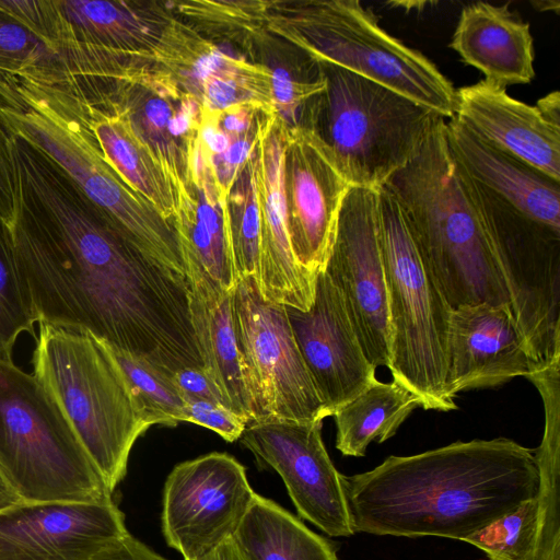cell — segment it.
<instances>
[{
	"label": "cell",
	"mask_w": 560,
	"mask_h": 560,
	"mask_svg": "<svg viewBox=\"0 0 560 560\" xmlns=\"http://www.w3.org/2000/svg\"><path fill=\"white\" fill-rule=\"evenodd\" d=\"M18 215L9 226L37 323L88 331L174 372L199 352L185 276L125 241L40 151L10 135Z\"/></svg>",
	"instance_id": "cell-1"
},
{
	"label": "cell",
	"mask_w": 560,
	"mask_h": 560,
	"mask_svg": "<svg viewBox=\"0 0 560 560\" xmlns=\"http://www.w3.org/2000/svg\"><path fill=\"white\" fill-rule=\"evenodd\" d=\"M534 450L508 438L454 442L342 475L354 533L466 537L536 497Z\"/></svg>",
	"instance_id": "cell-2"
},
{
	"label": "cell",
	"mask_w": 560,
	"mask_h": 560,
	"mask_svg": "<svg viewBox=\"0 0 560 560\" xmlns=\"http://www.w3.org/2000/svg\"><path fill=\"white\" fill-rule=\"evenodd\" d=\"M7 8L86 81H129L151 70L175 77L212 43L166 3L11 0Z\"/></svg>",
	"instance_id": "cell-3"
},
{
	"label": "cell",
	"mask_w": 560,
	"mask_h": 560,
	"mask_svg": "<svg viewBox=\"0 0 560 560\" xmlns=\"http://www.w3.org/2000/svg\"><path fill=\"white\" fill-rule=\"evenodd\" d=\"M438 117L383 185L396 198L429 275L450 306L508 305L509 294Z\"/></svg>",
	"instance_id": "cell-4"
},
{
	"label": "cell",
	"mask_w": 560,
	"mask_h": 560,
	"mask_svg": "<svg viewBox=\"0 0 560 560\" xmlns=\"http://www.w3.org/2000/svg\"><path fill=\"white\" fill-rule=\"evenodd\" d=\"M0 122L45 154L140 253L158 259L172 249L171 221L120 178L89 130L46 86L0 72Z\"/></svg>",
	"instance_id": "cell-5"
},
{
	"label": "cell",
	"mask_w": 560,
	"mask_h": 560,
	"mask_svg": "<svg viewBox=\"0 0 560 560\" xmlns=\"http://www.w3.org/2000/svg\"><path fill=\"white\" fill-rule=\"evenodd\" d=\"M266 28L317 62L384 85L444 119L455 115L456 90L448 79L388 34L360 1H271Z\"/></svg>",
	"instance_id": "cell-6"
},
{
	"label": "cell",
	"mask_w": 560,
	"mask_h": 560,
	"mask_svg": "<svg viewBox=\"0 0 560 560\" xmlns=\"http://www.w3.org/2000/svg\"><path fill=\"white\" fill-rule=\"evenodd\" d=\"M34 376L52 395L113 493L147 430L107 343L88 331L38 323Z\"/></svg>",
	"instance_id": "cell-7"
},
{
	"label": "cell",
	"mask_w": 560,
	"mask_h": 560,
	"mask_svg": "<svg viewBox=\"0 0 560 560\" xmlns=\"http://www.w3.org/2000/svg\"><path fill=\"white\" fill-rule=\"evenodd\" d=\"M0 471L27 503L113 499L56 399L11 359H0Z\"/></svg>",
	"instance_id": "cell-8"
},
{
	"label": "cell",
	"mask_w": 560,
	"mask_h": 560,
	"mask_svg": "<svg viewBox=\"0 0 560 560\" xmlns=\"http://www.w3.org/2000/svg\"><path fill=\"white\" fill-rule=\"evenodd\" d=\"M320 66L326 88L306 126L352 187L376 190L410 160L441 116L340 67Z\"/></svg>",
	"instance_id": "cell-9"
},
{
	"label": "cell",
	"mask_w": 560,
	"mask_h": 560,
	"mask_svg": "<svg viewBox=\"0 0 560 560\" xmlns=\"http://www.w3.org/2000/svg\"><path fill=\"white\" fill-rule=\"evenodd\" d=\"M393 380L415 393L425 410L457 409L446 395L452 307L425 269L394 195L377 189Z\"/></svg>",
	"instance_id": "cell-10"
},
{
	"label": "cell",
	"mask_w": 560,
	"mask_h": 560,
	"mask_svg": "<svg viewBox=\"0 0 560 560\" xmlns=\"http://www.w3.org/2000/svg\"><path fill=\"white\" fill-rule=\"evenodd\" d=\"M457 167L505 284L533 372L542 370L560 360V230L524 214Z\"/></svg>",
	"instance_id": "cell-11"
},
{
	"label": "cell",
	"mask_w": 560,
	"mask_h": 560,
	"mask_svg": "<svg viewBox=\"0 0 560 560\" xmlns=\"http://www.w3.org/2000/svg\"><path fill=\"white\" fill-rule=\"evenodd\" d=\"M232 311L241 352L264 418L299 422L328 417L294 339L285 307L260 295L255 278L240 279Z\"/></svg>",
	"instance_id": "cell-12"
},
{
	"label": "cell",
	"mask_w": 560,
	"mask_h": 560,
	"mask_svg": "<svg viewBox=\"0 0 560 560\" xmlns=\"http://www.w3.org/2000/svg\"><path fill=\"white\" fill-rule=\"evenodd\" d=\"M324 271L341 294L370 363L388 368L390 326L377 189L351 187L348 191Z\"/></svg>",
	"instance_id": "cell-13"
},
{
	"label": "cell",
	"mask_w": 560,
	"mask_h": 560,
	"mask_svg": "<svg viewBox=\"0 0 560 560\" xmlns=\"http://www.w3.org/2000/svg\"><path fill=\"white\" fill-rule=\"evenodd\" d=\"M255 493L245 467L226 453L177 464L163 492L166 544L184 560L207 555L233 536Z\"/></svg>",
	"instance_id": "cell-14"
},
{
	"label": "cell",
	"mask_w": 560,
	"mask_h": 560,
	"mask_svg": "<svg viewBox=\"0 0 560 560\" xmlns=\"http://www.w3.org/2000/svg\"><path fill=\"white\" fill-rule=\"evenodd\" d=\"M323 421H250L240 441L282 478L298 514L332 537L354 534L340 474L322 439Z\"/></svg>",
	"instance_id": "cell-15"
},
{
	"label": "cell",
	"mask_w": 560,
	"mask_h": 560,
	"mask_svg": "<svg viewBox=\"0 0 560 560\" xmlns=\"http://www.w3.org/2000/svg\"><path fill=\"white\" fill-rule=\"evenodd\" d=\"M284 182L293 255L306 271L317 276L327 262L352 186L315 131L304 125L288 126Z\"/></svg>",
	"instance_id": "cell-16"
},
{
	"label": "cell",
	"mask_w": 560,
	"mask_h": 560,
	"mask_svg": "<svg viewBox=\"0 0 560 560\" xmlns=\"http://www.w3.org/2000/svg\"><path fill=\"white\" fill-rule=\"evenodd\" d=\"M288 319L327 416L355 398L374 381L343 300L324 270L315 283L311 307L285 306Z\"/></svg>",
	"instance_id": "cell-17"
},
{
	"label": "cell",
	"mask_w": 560,
	"mask_h": 560,
	"mask_svg": "<svg viewBox=\"0 0 560 560\" xmlns=\"http://www.w3.org/2000/svg\"><path fill=\"white\" fill-rule=\"evenodd\" d=\"M126 533L113 499L22 502L0 512V560H89Z\"/></svg>",
	"instance_id": "cell-18"
},
{
	"label": "cell",
	"mask_w": 560,
	"mask_h": 560,
	"mask_svg": "<svg viewBox=\"0 0 560 560\" xmlns=\"http://www.w3.org/2000/svg\"><path fill=\"white\" fill-rule=\"evenodd\" d=\"M287 129L277 114L260 116L254 150L261 219L257 284L264 300L307 311L317 276L296 261L291 247L284 182Z\"/></svg>",
	"instance_id": "cell-19"
},
{
	"label": "cell",
	"mask_w": 560,
	"mask_h": 560,
	"mask_svg": "<svg viewBox=\"0 0 560 560\" xmlns=\"http://www.w3.org/2000/svg\"><path fill=\"white\" fill-rule=\"evenodd\" d=\"M100 105L121 115L171 177L176 194L188 185V156L202 109L174 77L153 70L103 92Z\"/></svg>",
	"instance_id": "cell-20"
},
{
	"label": "cell",
	"mask_w": 560,
	"mask_h": 560,
	"mask_svg": "<svg viewBox=\"0 0 560 560\" xmlns=\"http://www.w3.org/2000/svg\"><path fill=\"white\" fill-rule=\"evenodd\" d=\"M534 371L526 343L508 305L467 304L452 310L446 395L495 387Z\"/></svg>",
	"instance_id": "cell-21"
},
{
	"label": "cell",
	"mask_w": 560,
	"mask_h": 560,
	"mask_svg": "<svg viewBox=\"0 0 560 560\" xmlns=\"http://www.w3.org/2000/svg\"><path fill=\"white\" fill-rule=\"evenodd\" d=\"M454 117L482 140L560 183V126L536 106L481 80L456 90Z\"/></svg>",
	"instance_id": "cell-22"
},
{
	"label": "cell",
	"mask_w": 560,
	"mask_h": 560,
	"mask_svg": "<svg viewBox=\"0 0 560 560\" xmlns=\"http://www.w3.org/2000/svg\"><path fill=\"white\" fill-rule=\"evenodd\" d=\"M226 202L215 186L188 183L177 195L173 224L190 290L205 300L229 295L238 282L228 225Z\"/></svg>",
	"instance_id": "cell-23"
},
{
	"label": "cell",
	"mask_w": 560,
	"mask_h": 560,
	"mask_svg": "<svg viewBox=\"0 0 560 560\" xmlns=\"http://www.w3.org/2000/svg\"><path fill=\"white\" fill-rule=\"evenodd\" d=\"M445 140L456 164L474 180L524 214L560 230V183L445 119Z\"/></svg>",
	"instance_id": "cell-24"
},
{
	"label": "cell",
	"mask_w": 560,
	"mask_h": 560,
	"mask_svg": "<svg viewBox=\"0 0 560 560\" xmlns=\"http://www.w3.org/2000/svg\"><path fill=\"white\" fill-rule=\"evenodd\" d=\"M450 47L485 80L502 88L529 83L535 77L529 24L508 7L475 2L463 8Z\"/></svg>",
	"instance_id": "cell-25"
},
{
	"label": "cell",
	"mask_w": 560,
	"mask_h": 560,
	"mask_svg": "<svg viewBox=\"0 0 560 560\" xmlns=\"http://www.w3.org/2000/svg\"><path fill=\"white\" fill-rule=\"evenodd\" d=\"M45 86L89 130L103 158L120 178L145 198L164 219L173 222L177 208L175 186L127 120L102 105L89 103L72 93L49 85Z\"/></svg>",
	"instance_id": "cell-26"
},
{
	"label": "cell",
	"mask_w": 560,
	"mask_h": 560,
	"mask_svg": "<svg viewBox=\"0 0 560 560\" xmlns=\"http://www.w3.org/2000/svg\"><path fill=\"white\" fill-rule=\"evenodd\" d=\"M190 316L205 370L229 409L248 422L262 419L235 331L232 293L205 300L191 292Z\"/></svg>",
	"instance_id": "cell-27"
},
{
	"label": "cell",
	"mask_w": 560,
	"mask_h": 560,
	"mask_svg": "<svg viewBox=\"0 0 560 560\" xmlns=\"http://www.w3.org/2000/svg\"><path fill=\"white\" fill-rule=\"evenodd\" d=\"M174 79L197 98L202 113L245 105L266 116L277 114L269 68L226 52L214 43Z\"/></svg>",
	"instance_id": "cell-28"
},
{
	"label": "cell",
	"mask_w": 560,
	"mask_h": 560,
	"mask_svg": "<svg viewBox=\"0 0 560 560\" xmlns=\"http://www.w3.org/2000/svg\"><path fill=\"white\" fill-rule=\"evenodd\" d=\"M232 540L244 560H338L330 541L257 493Z\"/></svg>",
	"instance_id": "cell-29"
},
{
	"label": "cell",
	"mask_w": 560,
	"mask_h": 560,
	"mask_svg": "<svg viewBox=\"0 0 560 560\" xmlns=\"http://www.w3.org/2000/svg\"><path fill=\"white\" fill-rule=\"evenodd\" d=\"M422 400L396 381H374L355 398L338 408L332 417L336 447L345 456L362 457L368 446L394 436Z\"/></svg>",
	"instance_id": "cell-30"
},
{
	"label": "cell",
	"mask_w": 560,
	"mask_h": 560,
	"mask_svg": "<svg viewBox=\"0 0 560 560\" xmlns=\"http://www.w3.org/2000/svg\"><path fill=\"white\" fill-rule=\"evenodd\" d=\"M534 385L541 396L545 410L542 440L534 450L539 475L534 560H560V380L546 374L538 377Z\"/></svg>",
	"instance_id": "cell-31"
},
{
	"label": "cell",
	"mask_w": 560,
	"mask_h": 560,
	"mask_svg": "<svg viewBox=\"0 0 560 560\" xmlns=\"http://www.w3.org/2000/svg\"><path fill=\"white\" fill-rule=\"evenodd\" d=\"M0 72L58 85L75 78L66 60L14 15L0 7Z\"/></svg>",
	"instance_id": "cell-32"
},
{
	"label": "cell",
	"mask_w": 560,
	"mask_h": 560,
	"mask_svg": "<svg viewBox=\"0 0 560 560\" xmlns=\"http://www.w3.org/2000/svg\"><path fill=\"white\" fill-rule=\"evenodd\" d=\"M107 346L125 376L136 408L148 427H175L185 421L186 401L173 381V373Z\"/></svg>",
	"instance_id": "cell-33"
},
{
	"label": "cell",
	"mask_w": 560,
	"mask_h": 560,
	"mask_svg": "<svg viewBox=\"0 0 560 560\" xmlns=\"http://www.w3.org/2000/svg\"><path fill=\"white\" fill-rule=\"evenodd\" d=\"M226 212L238 279L252 277L257 280L261 246V219L254 153L230 191Z\"/></svg>",
	"instance_id": "cell-34"
},
{
	"label": "cell",
	"mask_w": 560,
	"mask_h": 560,
	"mask_svg": "<svg viewBox=\"0 0 560 560\" xmlns=\"http://www.w3.org/2000/svg\"><path fill=\"white\" fill-rule=\"evenodd\" d=\"M35 322L10 228L0 219V359H11L18 337L24 331L33 334Z\"/></svg>",
	"instance_id": "cell-35"
},
{
	"label": "cell",
	"mask_w": 560,
	"mask_h": 560,
	"mask_svg": "<svg viewBox=\"0 0 560 560\" xmlns=\"http://www.w3.org/2000/svg\"><path fill=\"white\" fill-rule=\"evenodd\" d=\"M538 532L536 497L464 539L489 560H534Z\"/></svg>",
	"instance_id": "cell-36"
},
{
	"label": "cell",
	"mask_w": 560,
	"mask_h": 560,
	"mask_svg": "<svg viewBox=\"0 0 560 560\" xmlns=\"http://www.w3.org/2000/svg\"><path fill=\"white\" fill-rule=\"evenodd\" d=\"M185 401V421L210 429L228 442L240 440L248 423L224 406L199 399Z\"/></svg>",
	"instance_id": "cell-37"
},
{
	"label": "cell",
	"mask_w": 560,
	"mask_h": 560,
	"mask_svg": "<svg viewBox=\"0 0 560 560\" xmlns=\"http://www.w3.org/2000/svg\"><path fill=\"white\" fill-rule=\"evenodd\" d=\"M18 186L10 136L0 122V219L11 225L18 215Z\"/></svg>",
	"instance_id": "cell-38"
},
{
	"label": "cell",
	"mask_w": 560,
	"mask_h": 560,
	"mask_svg": "<svg viewBox=\"0 0 560 560\" xmlns=\"http://www.w3.org/2000/svg\"><path fill=\"white\" fill-rule=\"evenodd\" d=\"M173 381L185 399L206 400L229 408L220 389L203 368L179 369L173 373Z\"/></svg>",
	"instance_id": "cell-39"
},
{
	"label": "cell",
	"mask_w": 560,
	"mask_h": 560,
	"mask_svg": "<svg viewBox=\"0 0 560 560\" xmlns=\"http://www.w3.org/2000/svg\"><path fill=\"white\" fill-rule=\"evenodd\" d=\"M89 560H167L131 534L108 542L97 550Z\"/></svg>",
	"instance_id": "cell-40"
},
{
	"label": "cell",
	"mask_w": 560,
	"mask_h": 560,
	"mask_svg": "<svg viewBox=\"0 0 560 560\" xmlns=\"http://www.w3.org/2000/svg\"><path fill=\"white\" fill-rule=\"evenodd\" d=\"M535 106L547 120L560 126V94L558 91L541 97Z\"/></svg>",
	"instance_id": "cell-41"
},
{
	"label": "cell",
	"mask_w": 560,
	"mask_h": 560,
	"mask_svg": "<svg viewBox=\"0 0 560 560\" xmlns=\"http://www.w3.org/2000/svg\"><path fill=\"white\" fill-rule=\"evenodd\" d=\"M196 560H244L232 537Z\"/></svg>",
	"instance_id": "cell-42"
},
{
	"label": "cell",
	"mask_w": 560,
	"mask_h": 560,
	"mask_svg": "<svg viewBox=\"0 0 560 560\" xmlns=\"http://www.w3.org/2000/svg\"><path fill=\"white\" fill-rule=\"evenodd\" d=\"M22 502L23 501L21 498L0 471V512H3Z\"/></svg>",
	"instance_id": "cell-43"
},
{
	"label": "cell",
	"mask_w": 560,
	"mask_h": 560,
	"mask_svg": "<svg viewBox=\"0 0 560 560\" xmlns=\"http://www.w3.org/2000/svg\"><path fill=\"white\" fill-rule=\"evenodd\" d=\"M532 5L538 11H555L559 13L560 3L558 1H533Z\"/></svg>",
	"instance_id": "cell-44"
}]
</instances>
